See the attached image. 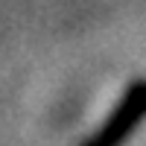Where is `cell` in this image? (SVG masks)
I'll use <instances>...</instances> for the list:
<instances>
[{
	"label": "cell",
	"mask_w": 146,
	"mask_h": 146,
	"mask_svg": "<svg viewBox=\"0 0 146 146\" xmlns=\"http://www.w3.org/2000/svg\"><path fill=\"white\" fill-rule=\"evenodd\" d=\"M146 120V79H131L123 96L117 100L114 111L102 120V126L79 146H123L137 126Z\"/></svg>",
	"instance_id": "cell-1"
}]
</instances>
